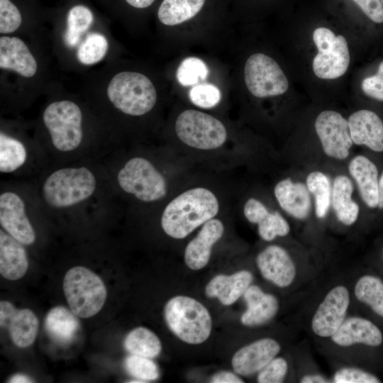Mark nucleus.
<instances>
[{"label":"nucleus","instance_id":"obj_1","mask_svg":"<svg viewBox=\"0 0 383 383\" xmlns=\"http://www.w3.org/2000/svg\"><path fill=\"white\" fill-rule=\"evenodd\" d=\"M219 209L218 199L211 190L203 187H193L166 205L161 216V227L170 237L182 239L215 218Z\"/></svg>","mask_w":383,"mask_h":383},{"label":"nucleus","instance_id":"obj_2","mask_svg":"<svg viewBox=\"0 0 383 383\" xmlns=\"http://www.w3.org/2000/svg\"><path fill=\"white\" fill-rule=\"evenodd\" d=\"M97 189L95 174L84 166L54 170L42 183L43 202L54 210H70L88 201Z\"/></svg>","mask_w":383,"mask_h":383},{"label":"nucleus","instance_id":"obj_3","mask_svg":"<svg viewBox=\"0 0 383 383\" xmlns=\"http://www.w3.org/2000/svg\"><path fill=\"white\" fill-rule=\"evenodd\" d=\"M164 316L170 330L187 343H202L211 334L212 320L209 311L189 296L170 299L165 306Z\"/></svg>","mask_w":383,"mask_h":383},{"label":"nucleus","instance_id":"obj_4","mask_svg":"<svg viewBox=\"0 0 383 383\" xmlns=\"http://www.w3.org/2000/svg\"><path fill=\"white\" fill-rule=\"evenodd\" d=\"M118 187L143 203H154L167 194L164 175L148 159L135 156L128 159L116 174Z\"/></svg>","mask_w":383,"mask_h":383},{"label":"nucleus","instance_id":"obj_5","mask_svg":"<svg viewBox=\"0 0 383 383\" xmlns=\"http://www.w3.org/2000/svg\"><path fill=\"white\" fill-rule=\"evenodd\" d=\"M107 96L116 109L133 116L148 113L157 101L152 82L145 75L135 72L116 74L109 84Z\"/></svg>","mask_w":383,"mask_h":383},{"label":"nucleus","instance_id":"obj_6","mask_svg":"<svg viewBox=\"0 0 383 383\" xmlns=\"http://www.w3.org/2000/svg\"><path fill=\"white\" fill-rule=\"evenodd\" d=\"M63 290L71 311L80 318H89L102 309L106 288L102 279L89 269L76 266L63 280Z\"/></svg>","mask_w":383,"mask_h":383},{"label":"nucleus","instance_id":"obj_7","mask_svg":"<svg viewBox=\"0 0 383 383\" xmlns=\"http://www.w3.org/2000/svg\"><path fill=\"white\" fill-rule=\"evenodd\" d=\"M43 120L55 151L70 154L77 151L83 140L82 113L79 106L69 100L50 104Z\"/></svg>","mask_w":383,"mask_h":383},{"label":"nucleus","instance_id":"obj_8","mask_svg":"<svg viewBox=\"0 0 383 383\" xmlns=\"http://www.w3.org/2000/svg\"><path fill=\"white\" fill-rule=\"evenodd\" d=\"M174 129L178 138L199 150H213L226 141L225 126L216 118L202 111L187 109L177 118Z\"/></svg>","mask_w":383,"mask_h":383},{"label":"nucleus","instance_id":"obj_9","mask_svg":"<svg viewBox=\"0 0 383 383\" xmlns=\"http://www.w3.org/2000/svg\"><path fill=\"white\" fill-rule=\"evenodd\" d=\"M318 53L313 60V70L321 79H332L345 74L350 63L345 38L336 36L330 29L320 27L313 33Z\"/></svg>","mask_w":383,"mask_h":383},{"label":"nucleus","instance_id":"obj_10","mask_svg":"<svg viewBox=\"0 0 383 383\" xmlns=\"http://www.w3.org/2000/svg\"><path fill=\"white\" fill-rule=\"evenodd\" d=\"M244 79L248 91L258 98L281 95L289 87L279 65L263 53L253 54L247 60Z\"/></svg>","mask_w":383,"mask_h":383},{"label":"nucleus","instance_id":"obj_11","mask_svg":"<svg viewBox=\"0 0 383 383\" xmlns=\"http://www.w3.org/2000/svg\"><path fill=\"white\" fill-rule=\"evenodd\" d=\"M350 304V293L346 286L332 287L312 316V332L319 338H331L346 319Z\"/></svg>","mask_w":383,"mask_h":383},{"label":"nucleus","instance_id":"obj_12","mask_svg":"<svg viewBox=\"0 0 383 383\" xmlns=\"http://www.w3.org/2000/svg\"><path fill=\"white\" fill-rule=\"evenodd\" d=\"M315 130L325 154L332 158L346 159L353 146L348 121L338 112L331 110L319 113Z\"/></svg>","mask_w":383,"mask_h":383},{"label":"nucleus","instance_id":"obj_13","mask_svg":"<svg viewBox=\"0 0 383 383\" xmlns=\"http://www.w3.org/2000/svg\"><path fill=\"white\" fill-rule=\"evenodd\" d=\"M23 197L16 192L4 191L0 194V224L4 231L24 245H32L36 238L35 230L27 216Z\"/></svg>","mask_w":383,"mask_h":383},{"label":"nucleus","instance_id":"obj_14","mask_svg":"<svg viewBox=\"0 0 383 383\" xmlns=\"http://www.w3.org/2000/svg\"><path fill=\"white\" fill-rule=\"evenodd\" d=\"M257 266L266 280L279 288L289 287L296 277V265L286 249L270 245L256 257Z\"/></svg>","mask_w":383,"mask_h":383},{"label":"nucleus","instance_id":"obj_15","mask_svg":"<svg viewBox=\"0 0 383 383\" xmlns=\"http://www.w3.org/2000/svg\"><path fill=\"white\" fill-rule=\"evenodd\" d=\"M280 350V344L273 338L257 340L234 354L231 360L233 368L238 374L250 376L263 369L277 357Z\"/></svg>","mask_w":383,"mask_h":383},{"label":"nucleus","instance_id":"obj_16","mask_svg":"<svg viewBox=\"0 0 383 383\" xmlns=\"http://www.w3.org/2000/svg\"><path fill=\"white\" fill-rule=\"evenodd\" d=\"M224 225L218 218H212L202 225L195 238L187 245L184 262L193 270L204 268L209 262L213 245L221 238Z\"/></svg>","mask_w":383,"mask_h":383},{"label":"nucleus","instance_id":"obj_17","mask_svg":"<svg viewBox=\"0 0 383 383\" xmlns=\"http://www.w3.org/2000/svg\"><path fill=\"white\" fill-rule=\"evenodd\" d=\"M330 338L335 345L340 347L358 344L377 347L383 342V334L380 328L369 319L351 316L346 318Z\"/></svg>","mask_w":383,"mask_h":383},{"label":"nucleus","instance_id":"obj_18","mask_svg":"<svg viewBox=\"0 0 383 383\" xmlns=\"http://www.w3.org/2000/svg\"><path fill=\"white\" fill-rule=\"evenodd\" d=\"M350 136L354 144L364 145L373 152H383V122L370 110H359L348 118Z\"/></svg>","mask_w":383,"mask_h":383},{"label":"nucleus","instance_id":"obj_19","mask_svg":"<svg viewBox=\"0 0 383 383\" xmlns=\"http://www.w3.org/2000/svg\"><path fill=\"white\" fill-rule=\"evenodd\" d=\"M243 213L250 223L257 224L258 234L265 241L286 236L290 231L289 224L279 212H270L265 205L255 198L246 201Z\"/></svg>","mask_w":383,"mask_h":383},{"label":"nucleus","instance_id":"obj_20","mask_svg":"<svg viewBox=\"0 0 383 383\" xmlns=\"http://www.w3.org/2000/svg\"><path fill=\"white\" fill-rule=\"evenodd\" d=\"M274 194L282 209L292 217L304 220L309 216L310 192L304 183L284 179L275 185Z\"/></svg>","mask_w":383,"mask_h":383},{"label":"nucleus","instance_id":"obj_21","mask_svg":"<svg viewBox=\"0 0 383 383\" xmlns=\"http://www.w3.org/2000/svg\"><path fill=\"white\" fill-rule=\"evenodd\" d=\"M348 171L365 205L372 209H377L379 174L375 163L367 157L359 155L350 160Z\"/></svg>","mask_w":383,"mask_h":383},{"label":"nucleus","instance_id":"obj_22","mask_svg":"<svg viewBox=\"0 0 383 383\" xmlns=\"http://www.w3.org/2000/svg\"><path fill=\"white\" fill-rule=\"evenodd\" d=\"M0 67L12 70L25 77H33L37 62L25 43L17 37L0 38Z\"/></svg>","mask_w":383,"mask_h":383},{"label":"nucleus","instance_id":"obj_23","mask_svg":"<svg viewBox=\"0 0 383 383\" xmlns=\"http://www.w3.org/2000/svg\"><path fill=\"white\" fill-rule=\"evenodd\" d=\"M247 310L240 317L243 325L258 326L267 323L277 314L279 309L277 299L264 292L257 285H250L243 294Z\"/></svg>","mask_w":383,"mask_h":383},{"label":"nucleus","instance_id":"obj_24","mask_svg":"<svg viewBox=\"0 0 383 383\" xmlns=\"http://www.w3.org/2000/svg\"><path fill=\"white\" fill-rule=\"evenodd\" d=\"M253 281L252 274L240 270L231 275L218 274L212 278L205 288L206 294L217 298L225 306L235 303Z\"/></svg>","mask_w":383,"mask_h":383},{"label":"nucleus","instance_id":"obj_25","mask_svg":"<svg viewBox=\"0 0 383 383\" xmlns=\"http://www.w3.org/2000/svg\"><path fill=\"white\" fill-rule=\"evenodd\" d=\"M28 261L24 245L0 231V273L9 280L23 277L27 272Z\"/></svg>","mask_w":383,"mask_h":383},{"label":"nucleus","instance_id":"obj_26","mask_svg":"<svg viewBox=\"0 0 383 383\" xmlns=\"http://www.w3.org/2000/svg\"><path fill=\"white\" fill-rule=\"evenodd\" d=\"M353 185L343 174L335 177L331 194V204L338 220L345 226H351L358 218L360 208L353 198Z\"/></svg>","mask_w":383,"mask_h":383},{"label":"nucleus","instance_id":"obj_27","mask_svg":"<svg viewBox=\"0 0 383 383\" xmlns=\"http://www.w3.org/2000/svg\"><path fill=\"white\" fill-rule=\"evenodd\" d=\"M45 327L52 340L65 345L70 343L76 337L79 322L72 311L63 306H56L48 311Z\"/></svg>","mask_w":383,"mask_h":383},{"label":"nucleus","instance_id":"obj_28","mask_svg":"<svg viewBox=\"0 0 383 383\" xmlns=\"http://www.w3.org/2000/svg\"><path fill=\"white\" fill-rule=\"evenodd\" d=\"M8 328L13 343L19 348H26L34 342L38 328V319L30 309H16L1 325Z\"/></svg>","mask_w":383,"mask_h":383},{"label":"nucleus","instance_id":"obj_29","mask_svg":"<svg viewBox=\"0 0 383 383\" xmlns=\"http://www.w3.org/2000/svg\"><path fill=\"white\" fill-rule=\"evenodd\" d=\"M205 0H163L157 16L161 23L175 26L195 16L201 9Z\"/></svg>","mask_w":383,"mask_h":383},{"label":"nucleus","instance_id":"obj_30","mask_svg":"<svg viewBox=\"0 0 383 383\" xmlns=\"http://www.w3.org/2000/svg\"><path fill=\"white\" fill-rule=\"evenodd\" d=\"M28 152L26 145L17 138L0 133V172L11 174L21 169L26 163Z\"/></svg>","mask_w":383,"mask_h":383},{"label":"nucleus","instance_id":"obj_31","mask_svg":"<svg viewBox=\"0 0 383 383\" xmlns=\"http://www.w3.org/2000/svg\"><path fill=\"white\" fill-rule=\"evenodd\" d=\"M123 345L131 355L154 358L160 355L162 344L159 338L150 330L135 328L126 335Z\"/></svg>","mask_w":383,"mask_h":383},{"label":"nucleus","instance_id":"obj_32","mask_svg":"<svg viewBox=\"0 0 383 383\" xmlns=\"http://www.w3.org/2000/svg\"><path fill=\"white\" fill-rule=\"evenodd\" d=\"M356 299L383 318V281L377 276H361L354 286Z\"/></svg>","mask_w":383,"mask_h":383},{"label":"nucleus","instance_id":"obj_33","mask_svg":"<svg viewBox=\"0 0 383 383\" xmlns=\"http://www.w3.org/2000/svg\"><path fill=\"white\" fill-rule=\"evenodd\" d=\"M306 183L308 190L314 197L316 217L325 218L331 204L332 189L330 179L324 173L313 171L308 174Z\"/></svg>","mask_w":383,"mask_h":383},{"label":"nucleus","instance_id":"obj_34","mask_svg":"<svg viewBox=\"0 0 383 383\" xmlns=\"http://www.w3.org/2000/svg\"><path fill=\"white\" fill-rule=\"evenodd\" d=\"M94 20L91 10L85 6L77 5L70 9L67 16V26L64 40L67 46H76L91 25Z\"/></svg>","mask_w":383,"mask_h":383},{"label":"nucleus","instance_id":"obj_35","mask_svg":"<svg viewBox=\"0 0 383 383\" xmlns=\"http://www.w3.org/2000/svg\"><path fill=\"white\" fill-rule=\"evenodd\" d=\"M108 46L104 35L99 33H91L79 46L77 52V59L84 65H94L104 57Z\"/></svg>","mask_w":383,"mask_h":383},{"label":"nucleus","instance_id":"obj_36","mask_svg":"<svg viewBox=\"0 0 383 383\" xmlns=\"http://www.w3.org/2000/svg\"><path fill=\"white\" fill-rule=\"evenodd\" d=\"M124 367L132 377L144 382L155 380L160 376L159 368L151 358L130 354L124 360Z\"/></svg>","mask_w":383,"mask_h":383},{"label":"nucleus","instance_id":"obj_37","mask_svg":"<svg viewBox=\"0 0 383 383\" xmlns=\"http://www.w3.org/2000/svg\"><path fill=\"white\" fill-rule=\"evenodd\" d=\"M209 74V69L204 61L197 57H187L179 65L177 78L183 86H191L204 81Z\"/></svg>","mask_w":383,"mask_h":383},{"label":"nucleus","instance_id":"obj_38","mask_svg":"<svg viewBox=\"0 0 383 383\" xmlns=\"http://www.w3.org/2000/svg\"><path fill=\"white\" fill-rule=\"evenodd\" d=\"M189 97L194 105L204 109H209L219 103L221 91L214 84L203 83L194 87L190 90Z\"/></svg>","mask_w":383,"mask_h":383},{"label":"nucleus","instance_id":"obj_39","mask_svg":"<svg viewBox=\"0 0 383 383\" xmlns=\"http://www.w3.org/2000/svg\"><path fill=\"white\" fill-rule=\"evenodd\" d=\"M289 370L287 361L282 357H275L257 374L259 383L283 382Z\"/></svg>","mask_w":383,"mask_h":383},{"label":"nucleus","instance_id":"obj_40","mask_svg":"<svg viewBox=\"0 0 383 383\" xmlns=\"http://www.w3.org/2000/svg\"><path fill=\"white\" fill-rule=\"evenodd\" d=\"M332 382L379 383L381 380L375 374L365 370L354 367H344L334 373Z\"/></svg>","mask_w":383,"mask_h":383},{"label":"nucleus","instance_id":"obj_41","mask_svg":"<svg viewBox=\"0 0 383 383\" xmlns=\"http://www.w3.org/2000/svg\"><path fill=\"white\" fill-rule=\"evenodd\" d=\"M21 22L18 9L10 0H0V33H13L19 28Z\"/></svg>","mask_w":383,"mask_h":383},{"label":"nucleus","instance_id":"obj_42","mask_svg":"<svg viewBox=\"0 0 383 383\" xmlns=\"http://www.w3.org/2000/svg\"><path fill=\"white\" fill-rule=\"evenodd\" d=\"M372 21L383 22V0H352Z\"/></svg>","mask_w":383,"mask_h":383},{"label":"nucleus","instance_id":"obj_43","mask_svg":"<svg viewBox=\"0 0 383 383\" xmlns=\"http://www.w3.org/2000/svg\"><path fill=\"white\" fill-rule=\"evenodd\" d=\"M362 89L367 96L383 101V77L376 74L365 78L362 82Z\"/></svg>","mask_w":383,"mask_h":383},{"label":"nucleus","instance_id":"obj_44","mask_svg":"<svg viewBox=\"0 0 383 383\" xmlns=\"http://www.w3.org/2000/svg\"><path fill=\"white\" fill-rule=\"evenodd\" d=\"M212 383H243V381L237 374L228 371H222L215 374L211 378Z\"/></svg>","mask_w":383,"mask_h":383},{"label":"nucleus","instance_id":"obj_45","mask_svg":"<svg viewBox=\"0 0 383 383\" xmlns=\"http://www.w3.org/2000/svg\"><path fill=\"white\" fill-rule=\"evenodd\" d=\"M301 383H328L330 381L323 375L317 373L306 374L300 379Z\"/></svg>","mask_w":383,"mask_h":383},{"label":"nucleus","instance_id":"obj_46","mask_svg":"<svg viewBox=\"0 0 383 383\" xmlns=\"http://www.w3.org/2000/svg\"><path fill=\"white\" fill-rule=\"evenodd\" d=\"M126 2L133 7L137 9H145L150 6L155 0H126Z\"/></svg>","mask_w":383,"mask_h":383},{"label":"nucleus","instance_id":"obj_47","mask_svg":"<svg viewBox=\"0 0 383 383\" xmlns=\"http://www.w3.org/2000/svg\"><path fill=\"white\" fill-rule=\"evenodd\" d=\"M33 381L26 375L23 374H17L13 375L9 379V382L11 383H22V382H32Z\"/></svg>","mask_w":383,"mask_h":383},{"label":"nucleus","instance_id":"obj_48","mask_svg":"<svg viewBox=\"0 0 383 383\" xmlns=\"http://www.w3.org/2000/svg\"><path fill=\"white\" fill-rule=\"evenodd\" d=\"M378 209H383V171L379 178V204Z\"/></svg>","mask_w":383,"mask_h":383},{"label":"nucleus","instance_id":"obj_49","mask_svg":"<svg viewBox=\"0 0 383 383\" xmlns=\"http://www.w3.org/2000/svg\"><path fill=\"white\" fill-rule=\"evenodd\" d=\"M377 74L383 77V61L380 62Z\"/></svg>","mask_w":383,"mask_h":383},{"label":"nucleus","instance_id":"obj_50","mask_svg":"<svg viewBox=\"0 0 383 383\" xmlns=\"http://www.w3.org/2000/svg\"><path fill=\"white\" fill-rule=\"evenodd\" d=\"M382 258H383V251H382Z\"/></svg>","mask_w":383,"mask_h":383}]
</instances>
